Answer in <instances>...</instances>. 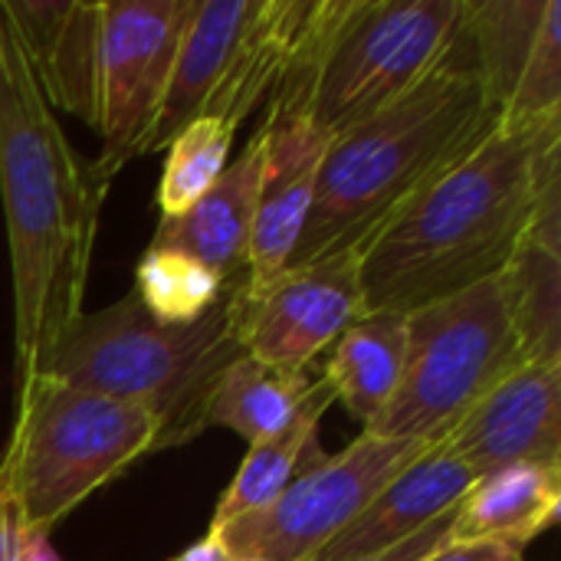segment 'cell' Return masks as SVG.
<instances>
[{"instance_id": "obj_28", "label": "cell", "mask_w": 561, "mask_h": 561, "mask_svg": "<svg viewBox=\"0 0 561 561\" xmlns=\"http://www.w3.org/2000/svg\"><path fill=\"white\" fill-rule=\"evenodd\" d=\"M20 561H59L53 546H49V536L43 533H30L23 536V549H20Z\"/></svg>"}, {"instance_id": "obj_3", "label": "cell", "mask_w": 561, "mask_h": 561, "mask_svg": "<svg viewBox=\"0 0 561 561\" xmlns=\"http://www.w3.org/2000/svg\"><path fill=\"white\" fill-rule=\"evenodd\" d=\"M496 125L500 115L463 39L460 53L411 95L329 138L312 210L289 266L342 253L362 256L404 204L460 164Z\"/></svg>"}, {"instance_id": "obj_12", "label": "cell", "mask_w": 561, "mask_h": 561, "mask_svg": "<svg viewBox=\"0 0 561 561\" xmlns=\"http://www.w3.org/2000/svg\"><path fill=\"white\" fill-rule=\"evenodd\" d=\"M467 56L503 125H561L559 0H470Z\"/></svg>"}, {"instance_id": "obj_10", "label": "cell", "mask_w": 561, "mask_h": 561, "mask_svg": "<svg viewBox=\"0 0 561 561\" xmlns=\"http://www.w3.org/2000/svg\"><path fill=\"white\" fill-rule=\"evenodd\" d=\"M194 0H105L99 30L95 131L102 138L95 174L112 178L141 158L148 131L168 95L178 46Z\"/></svg>"}, {"instance_id": "obj_27", "label": "cell", "mask_w": 561, "mask_h": 561, "mask_svg": "<svg viewBox=\"0 0 561 561\" xmlns=\"http://www.w3.org/2000/svg\"><path fill=\"white\" fill-rule=\"evenodd\" d=\"M178 561H233V559H230V552L224 549V542L217 539V533H210V529H207V536H204V539H197L194 546H187Z\"/></svg>"}, {"instance_id": "obj_1", "label": "cell", "mask_w": 561, "mask_h": 561, "mask_svg": "<svg viewBox=\"0 0 561 561\" xmlns=\"http://www.w3.org/2000/svg\"><path fill=\"white\" fill-rule=\"evenodd\" d=\"M108 184L66 138L0 3V201L13 279L16 388L85 312Z\"/></svg>"}, {"instance_id": "obj_9", "label": "cell", "mask_w": 561, "mask_h": 561, "mask_svg": "<svg viewBox=\"0 0 561 561\" xmlns=\"http://www.w3.org/2000/svg\"><path fill=\"white\" fill-rule=\"evenodd\" d=\"M437 444L362 431L335 457L316 454L270 506L210 533L233 561H312L388 480Z\"/></svg>"}, {"instance_id": "obj_20", "label": "cell", "mask_w": 561, "mask_h": 561, "mask_svg": "<svg viewBox=\"0 0 561 561\" xmlns=\"http://www.w3.org/2000/svg\"><path fill=\"white\" fill-rule=\"evenodd\" d=\"M332 404H335V394H332L329 381L319 375L312 381L306 401L293 414V421L283 431H276L273 437H266L247 450L237 477L230 480V486L217 500L210 529H220L240 516H250V513L270 506L293 483V477L306 467V460L319 454L316 434H319V424Z\"/></svg>"}, {"instance_id": "obj_7", "label": "cell", "mask_w": 561, "mask_h": 561, "mask_svg": "<svg viewBox=\"0 0 561 561\" xmlns=\"http://www.w3.org/2000/svg\"><path fill=\"white\" fill-rule=\"evenodd\" d=\"M319 0H194L145 154H158L197 118L233 128L276 95L296 66Z\"/></svg>"}, {"instance_id": "obj_8", "label": "cell", "mask_w": 561, "mask_h": 561, "mask_svg": "<svg viewBox=\"0 0 561 561\" xmlns=\"http://www.w3.org/2000/svg\"><path fill=\"white\" fill-rule=\"evenodd\" d=\"M526 358L506 276L408 312V365L388 411L368 427L394 440H444Z\"/></svg>"}, {"instance_id": "obj_18", "label": "cell", "mask_w": 561, "mask_h": 561, "mask_svg": "<svg viewBox=\"0 0 561 561\" xmlns=\"http://www.w3.org/2000/svg\"><path fill=\"white\" fill-rule=\"evenodd\" d=\"M561 513V463H516L473 480L457 503L450 542H506L526 549Z\"/></svg>"}, {"instance_id": "obj_21", "label": "cell", "mask_w": 561, "mask_h": 561, "mask_svg": "<svg viewBox=\"0 0 561 561\" xmlns=\"http://www.w3.org/2000/svg\"><path fill=\"white\" fill-rule=\"evenodd\" d=\"M309 371L270 368L250 355H240L217 381L207 401V427H227L247 440V447L283 431L312 388Z\"/></svg>"}, {"instance_id": "obj_14", "label": "cell", "mask_w": 561, "mask_h": 561, "mask_svg": "<svg viewBox=\"0 0 561 561\" xmlns=\"http://www.w3.org/2000/svg\"><path fill=\"white\" fill-rule=\"evenodd\" d=\"M260 131L266 138V158L243 279L250 293L263 289L289 266L312 210L316 178L329 145V138L309 118L266 115Z\"/></svg>"}, {"instance_id": "obj_6", "label": "cell", "mask_w": 561, "mask_h": 561, "mask_svg": "<svg viewBox=\"0 0 561 561\" xmlns=\"http://www.w3.org/2000/svg\"><path fill=\"white\" fill-rule=\"evenodd\" d=\"M158 421L125 401L36 375L16 388V424L0 460L30 533L49 536L82 500L158 450Z\"/></svg>"}, {"instance_id": "obj_26", "label": "cell", "mask_w": 561, "mask_h": 561, "mask_svg": "<svg viewBox=\"0 0 561 561\" xmlns=\"http://www.w3.org/2000/svg\"><path fill=\"white\" fill-rule=\"evenodd\" d=\"M23 536H26L23 513L13 500V493L7 490V483L0 480V561H20Z\"/></svg>"}, {"instance_id": "obj_22", "label": "cell", "mask_w": 561, "mask_h": 561, "mask_svg": "<svg viewBox=\"0 0 561 561\" xmlns=\"http://www.w3.org/2000/svg\"><path fill=\"white\" fill-rule=\"evenodd\" d=\"M131 293L151 319L164 325H187L224 299L227 283L184 253L148 247L135 266Z\"/></svg>"}, {"instance_id": "obj_2", "label": "cell", "mask_w": 561, "mask_h": 561, "mask_svg": "<svg viewBox=\"0 0 561 561\" xmlns=\"http://www.w3.org/2000/svg\"><path fill=\"white\" fill-rule=\"evenodd\" d=\"M561 125H496L362 250L365 312H414L506 273L561 201Z\"/></svg>"}, {"instance_id": "obj_25", "label": "cell", "mask_w": 561, "mask_h": 561, "mask_svg": "<svg viewBox=\"0 0 561 561\" xmlns=\"http://www.w3.org/2000/svg\"><path fill=\"white\" fill-rule=\"evenodd\" d=\"M424 561H526V556L506 542H447Z\"/></svg>"}, {"instance_id": "obj_11", "label": "cell", "mask_w": 561, "mask_h": 561, "mask_svg": "<svg viewBox=\"0 0 561 561\" xmlns=\"http://www.w3.org/2000/svg\"><path fill=\"white\" fill-rule=\"evenodd\" d=\"M365 316L358 253L289 266L263 289L240 283L243 355L283 368L309 371L335 339Z\"/></svg>"}, {"instance_id": "obj_15", "label": "cell", "mask_w": 561, "mask_h": 561, "mask_svg": "<svg viewBox=\"0 0 561 561\" xmlns=\"http://www.w3.org/2000/svg\"><path fill=\"white\" fill-rule=\"evenodd\" d=\"M30 72L49 102L85 125H95L99 30L102 3L95 0H0Z\"/></svg>"}, {"instance_id": "obj_13", "label": "cell", "mask_w": 561, "mask_h": 561, "mask_svg": "<svg viewBox=\"0 0 561 561\" xmlns=\"http://www.w3.org/2000/svg\"><path fill=\"white\" fill-rule=\"evenodd\" d=\"M473 480L516 463H561V362H523L444 437Z\"/></svg>"}, {"instance_id": "obj_24", "label": "cell", "mask_w": 561, "mask_h": 561, "mask_svg": "<svg viewBox=\"0 0 561 561\" xmlns=\"http://www.w3.org/2000/svg\"><path fill=\"white\" fill-rule=\"evenodd\" d=\"M454 513L450 510L447 516L434 519L431 526H424L417 536L404 539L401 546L394 549H385V552H375V556H362V559H348V561H424L431 559L437 549H444L450 542V529H454Z\"/></svg>"}, {"instance_id": "obj_16", "label": "cell", "mask_w": 561, "mask_h": 561, "mask_svg": "<svg viewBox=\"0 0 561 561\" xmlns=\"http://www.w3.org/2000/svg\"><path fill=\"white\" fill-rule=\"evenodd\" d=\"M263 158H266V138L263 131H256L247 141L243 154L224 168L214 187L191 210H184L181 217L158 220L148 247L184 253L201 266H207L210 273H217L227 286L243 283Z\"/></svg>"}, {"instance_id": "obj_23", "label": "cell", "mask_w": 561, "mask_h": 561, "mask_svg": "<svg viewBox=\"0 0 561 561\" xmlns=\"http://www.w3.org/2000/svg\"><path fill=\"white\" fill-rule=\"evenodd\" d=\"M237 128L220 118H197L184 125L164 148V168L158 181L161 220L191 210L230 164Z\"/></svg>"}, {"instance_id": "obj_17", "label": "cell", "mask_w": 561, "mask_h": 561, "mask_svg": "<svg viewBox=\"0 0 561 561\" xmlns=\"http://www.w3.org/2000/svg\"><path fill=\"white\" fill-rule=\"evenodd\" d=\"M470 486L473 473L440 440L388 480L381 493L312 561H348L394 549L457 510Z\"/></svg>"}, {"instance_id": "obj_5", "label": "cell", "mask_w": 561, "mask_h": 561, "mask_svg": "<svg viewBox=\"0 0 561 561\" xmlns=\"http://www.w3.org/2000/svg\"><path fill=\"white\" fill-rule=\"evenodd\" d=\"M243 355L240 283L187 325H164L135 293L82 312L49 352L39 375L125 401L158 421L164 447H181L207 431V401L220 375Z\"/></svg>"}, {"instance_id": "obj_19", "label": "cell", "mask_w": 561, "mask_h": 561, "mask_svg": "<svg viewBox=\"0 0 561 561\" xmlns=\"http://www.w3.org/2000/svg\"><path fill=\"white\" fill-rule=\"evenodd\" d=\"M408 365V312H365L332 345L322 378L368 431L394 401Z\"/></svg>"}, {"instance_id": "obj_4", "label": "cell", "mask_w": 561, "mask_h": 561, "mask_svg": "<svg viewBox=\"0 0 561 561\" xmlns=\"http://www.w3.org/2000/svg\"><path fill=\"white\" fill-rule=\"evenodd\" d=\"M467 20L470 0H319L266 115L309 118L335 138L444 69L467 39Z\"/></svg>"}]
</instances>
